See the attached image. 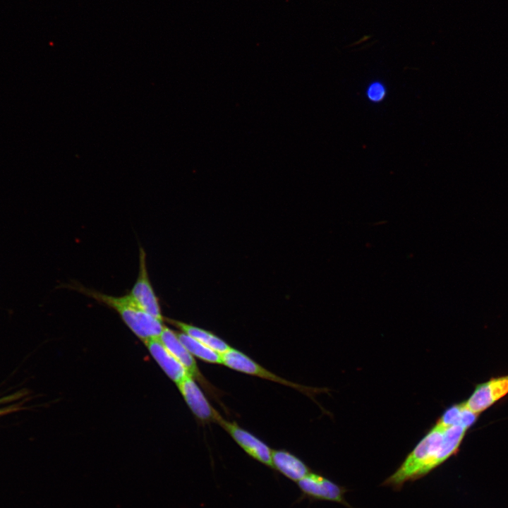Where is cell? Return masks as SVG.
<instances>
[{"instance_id":"cell-12","label":"cell","mask_w":508,"mask_h":508,"mask_svg":"<svg viewBox=\"0 0 508 508\" xmlns=\"http://www.w3.org/2000/svg\"><path fill=\"white\" fill-rule=\"evenodd\" d=\"M167 321L195 340L222 354L231 348L226 341L213 333L178 320L166 318Z\"/></svg>"},{"instance_id":"cell-15","label":"cell","mask_w":508,"mask_h":508,"mask_svg":"<svg viewBox=\"0 0 508 508\" xmlns=\"http://www.w3.org/2000/svg\"><path fill=\"white\" fill-rule=\"evenodd\" d=\"M366 95L368 98L373 102H381L386 95L385 87L380 82H373L368 87Z\"/></svg>"},{"instance_id":"cell-14","label":"cell","mask_w":508,"mask_h":508,"mask_svg":"<svg viewBox=\"0 0 508 508\" xmlns=\"http://www.w3.org/2000/svg\"><path fill=\"white\" fill-rule=\"evenodd\" d=\"M462 410V402L450 406L444 412L437 423L445 426L459 424Z\"/></svg>"},{"instance_id":"cell-6","label":"cell","mask_w":508,"mask_h":508,"mask_svg":"<svg viewBox=\"0 0 508 508\" xmlns=\"http://www.w3.org/2000/svg\"><path fill=\"white\" fill-rule=\"evenodd\" d=\"M128 294L147 313L164 320L159 298L148 275L146 253L142 247L140 248L138 277Z\"/></svg>"},{"instance_id":"cell-7","label":"cell","mask_w":508,"mask_h":508,"mask_svg":"<svg viewBox=\"0 0 508 508\" xmlns=\"http://www.w3.org/2000/svg\"><path fill=\"white\" fill-rule=\"evenodd\" d=\"M176 385L189 409L199 420L217 423L221 414L211 405L190 375L187 374Z\"/></svg>"},{"instance_id":"cell-5","label":"cell","mask_w":508,"mask_h":508,"mask_svg":"<svg viewBox=\"0 0 508 508\" xmlns=\"http://www.w3.org/2000/svg\"><path fill=\"white\" fill-rule=\"evenodd\" d=\"M226 431L238 446L252 459L272 467V452L266 443L240 427L236 423L224 419L222 416L217 422Z\"/></svg>"},{"instance_id":"cell-8","label":"cell","mask_w":508,"mask_h":508,"mask_svg":"<svg viewBox=\"0 0 508 508\" xmlns=\"http://www.w3.org/2000/svg\"><path fill=\"white\" fill-rule=\"evenodd\" d=\"M508 394V375L479 384L464 405L480 413Z\"/></svg>"},{"instance_id":"cell-10","label":"cell","mask_w":508,"mask_h":508,"mask_svg":"<svg viewBox=\"0 0 508 508\" xmlns=\"http://www.w3.org/2000/svg\"><path fill=\"white\" fill-rule=\"evenodd\" d=\"M144 344L152 357L176 384L188 374L183 365L167 349L159 337L150 339Z\"/></svg>"},{"instance_id":"cell-13","label":"cell","mask_w":508,"mask_h":508,"mask_svg":"<svg viewBox=\"0 0 508 508\" xmlns=\"http://www.w3.org/2000/svg\"><path fill=\"white\" fill-rule=\"evenodd\" d=\"M188 351L199 359L210 363L222 364L221 354L183 332H176Z\"/></svg>"},{"instance_id":"cell-11","label":"cell","mask_w":508,"mask_h":508,"mask_svg":"<svg viewBox=\"0 0 508 508\" xmlns=\"http://www.w3.org/2000/svg\"><path fill=\"white\" fill-rule=\"evenodd\" d=\"M272 469L295 483L303 479L311 471L303 461L285 449H272Z\"/></svg>"},{"instance_id":"cell-2","label":"cell","mask_w":508,"mask_h":508,"mask_svg":"<svg viewBox=\"0 0 508 508\" xmlns=\"http://www.w3.org/2000/svg\"><path fill=\"white\" fill-rule=\"evenodd\" d=\"M73 289L116 310L128 327L143 342L159 337L164 325L141 308L129 296L107 295L99 291L77 285Z\"/></svg>"},{"instance_id":"cell-1","label":"cell","mask_w":508,"mask_h":508,"mask_svg":"<svg viewBox=\"0 0 508 508\" xmlns=\"http://www.w3.org/2000/svg\"><path fill=\"white\" fill-rule=\"evenodd\" d=\"M467 430L459 424L445 426L437 422L382 485L400 490L406 483L425 476L456 454Z\"/></svg>"},{"instance_id":"cell-3","label":"cell","mask_w":508,"mask_h":508,"mask_svg":"<svg viewBox=\"0 0 508 508\" xmlns=\"http://www.w3.org/2000/svg\"><path fill=\"white\" fill-rule=\"evenodd\" d=\"M296 484L301 492L298 501H329L353 508L344 497L348 490L321 473L311 471Z\"/></svg>"},{"instance_id":"cell-4","label":"cell","mask_w":508,"mask_h":508,"mask_svg":"<svg viewBox=\"0 0 508 508\" xmlns=\"http://www.w3.org/2000/svg\"><path fill=\"white\" fill-rule=\"evenodd\" d=\"M221 359L222 365L229 368L294 388L308 395H311L318 391L317 389L290 382L275 375L259 365L244 353L232 347L221 354Z\"/></svg>"},{"instance_id":"cell-9","label":"cell","mask_w":508,"mask_h":508,"mask_svg":"<svg viewBox=\"0 0 508 508\" xmlns=\"http://www.w3.org/2000/svg\"><path fill=\"white\" fill-rule=\"evenodd\" d=\"M159 339L167 349L183 365L188 373L198 381L207 391H212L207 381L205 379L197 365L194 356L188 351L179 340L176 332L164 326Z\"/></svg>"}]
</instances>
